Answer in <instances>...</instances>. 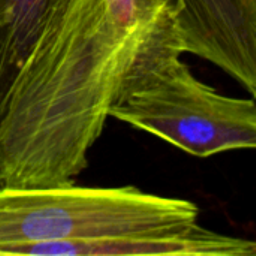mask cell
I'll return each instance as SVG.
<instances>
[{
  "label": "cell",
  "mask_w": 256,
  "mask_h": 256,
  "mask_svg": "<svg viewBox=\"0 0 256 256\" xmlns=\"http://www.w3.org/2000/svg\"><path fill=\"white\" fill-rule=\"evenodd\" d=\"M180 0H54L0 122V188L70 184L146 68L184 54Z\"/></svg>",
  "instance_id": "1"
},
{
  "label": "cell",
  "mask_w": 256,
  "mask_h": 256,
  "mask_svg": "<svg viewBox=\"0 0 256 256\" xmlns=\"http://www.w3.org/2000/svg\"><path fill=\"white\" fill-rule=\"evenodd\" d=\"M198 224L192 201L134 186L0 188V255L60 242L174 234Z\"/></svg>",
  "instance_id": "2"
},
{
  "label": "cell",
  "mask_w": 256,
  "mask_h": 256,
  "mask_svg": "<svg viewBox=\"0 0 256 256\" xmlns=\"http://www.w3.org/2000/svg\"><path fill=\"white\" fill-rule=\"evenodd\" d=\"M182 56H166L140 72L112 105L110 117L201 159L254 150V99L218 93L192 74Z\"/></svg>",
  "instance_id": "3"
},
{
  "label": "cell",
  "mask_w": 256,
  "mask_h": 256,
  "mask_svg": "<svg viewBox=\"0 0 256 256\" xmlns=\"http://www.w3.org/2000/svg\"><path fill=\"white\" fill-rule=\"evenodd\" d=\"M184 52L220 68L256 93V0H180Z\"/></svg>",
  "instance_id": "4"
},
{
  "label": "cell",
  "mask_w": 256,
  "mask_h": 256,
  "mask_svg": "<svg viewBox=\"0 0 256 256\" xmlns=\"http://www.w3.org/2000/svg\"><path fill=\"white\" fill-rule=\"evenodd\" d=\"M22 255L32 256H255L256 244L252 240L210 231L200 224L188 231L117 237L104 240L60 242L27 248Z\"/></svg>",
  "instance_id": "5"
},
{
  "label": "cell",
  "mask_w": 256,
  "mask_h": 256,
  "mask_svg": "<svg viewBox=\"0 0 256 256\" xmlns=\"http://www.w3.org/2000/svg\"><path fill=\"white\" fill-rule=\"evenodd\" d=\"M54 0H0V122L16 75Z\"/></svg>",
  "instance_id": "6"
}]
</instances>
